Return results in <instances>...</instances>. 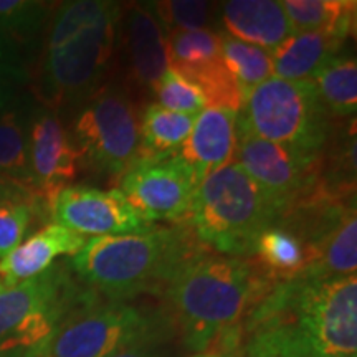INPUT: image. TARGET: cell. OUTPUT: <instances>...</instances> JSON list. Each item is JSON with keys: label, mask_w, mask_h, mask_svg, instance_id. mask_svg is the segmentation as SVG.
<instances>
[{"label": "cell", "mask_w": 357, "mask_h": 357, "mask_svg": "<svg viewBox=\"0 0 357 357\" xmlns=\"http://www.w3.org/2000/svg\"><path fill=\"white\" fill-rule=\"evenodd\" d=\"M243 357H356L357 280L275 281L242 324Z\"/></svg>", "instance_id": "obj_1"}, {"label": "cell", "mask_w": 357, "mask_h": 357, "mask_svg": "<svg viewBox=\"0 0 357 357\" xmlns=\"http://www.w3.org/2000/svg\"><path fill=\"white\" fill-rule=\"evenodd\" d=\"M273 283L253 260L197 247L162 291L190 349L236 351L245 318Z\"/></svg>", "instance_id": "obj_2"}, {"label": "cell", "mask_w": 357, "mask_h": 357, "mask_svg": "<svg viewBox=\"0 0 357 357\" xmlns=\"http://www.w3.org/2000/svg\"><path fill=\"white\" fill-rule=\"evenodd\" d=\"M121 7L109 0H75L56 10L40 70L52 106L77 102L98 89L116 47Z\"/></svg>", "instance_id": "obj_3"}, {"label": "cell", "mask_w": 357, "mask_h": 357, "mask_svg": "<svg viewBox=\"0 0 357 357\" xmlns=\"http://www.w3.org/2000/svg\"><path fill=\"white\" fill-rule=\"evenodd\" d=\"M197 247L189 230L149 227L134 234L93 236L73 257L71 268L109 301H123L162 289L178 263Z\"/></svg>", "instance_id": "obj_4"}, {"label": "cell", "mask_w": 357, "mask_h": 357, "mask_svg": "<svg viewBox=\"0 0 357 357\" xmlns=\"http://www.w3.org/2000/svg\"><path fill=\"white\" fill-rule=\"evenodd\" d=\"M278 217L266 192L240 164L230 162L200 182L184 222L202 247L243 258L253 255L258 235Z\"/></svg>", "instance_id": "obj_5"}, {"label": "cell", "mask_w": 357, "mask_h": 357, "mask_svg": "<svg viewBox=\"0 0 357 357\" xmlns=\"http://www.w3.org/2000/svg\"><path fill=\"white\" fill-rule=\"evenodd\" d=\"M240 111L245 126L263 139L298 153L324 154L331 114L312 79L268 78L245 98Z\"/></svg>", "instance_id": "obj_6"}, {"label": "cell", "mask_w": 357, "mask_h": 357, "mask_svg": "<svg viewBox=\"0 0 357 357\" xmlns=\"http://www.w3.org/2000/svg\"><path fill=\"white\" fill-rule=\"evenodd\" d=\"M79 164L121 178L141 159V114L126 89L106 84L88 98L75 123Z\"/></svg>", "instance_id": "obj_7"}, {"label": "cell", "mask_w": 357, "mask_h": 357, "mask_svg": "<svg viewBox=\"0 0 357 357\" xmlns=\"http://www.w3.org/2000/svg\"><path fill=\"white\" fill-rule=\"evenodd\" d=\"M71 298L73 283L60 265L12 287L0 283V352L17 356L50 339Z\"/></svg>", "instance_id": "obj_8"}, {"label": "cell", "mask_w": 357, "mask_h": 357, "mask_svg": "<svg viewBox=\"0 0 357 357\" xmlns=\"http://www.w3.org/2000/svg\"><path fill=\"white\" fill-rule=\"evenodd\" d=\"M158 328L153 316L124 301L86 306L58 326L52 337V357H106L154 342Z\"/></svg>", "instance_id": "obj_9"}, {"label": "cell", "mask_w": 357, "mask_h": 357, "mask_svg": "<svg viewBox=\"0 0 357 357\" xmlns=\"http://www.w3.org/2000/svg\"><path fill=\"white\" fill-rule=\"evenodd\" d=\"M236 164L273 200L280 215L323 181L324 154H305L257 136L238 118ZM280 218V217H278Z\"/></svg>", "instance_id": "obj_10"}, {"label": "cell", "mask_w": 357, "mask_h": 357, "mask_svg": "<svg viewBox=\"0 0 357 357\" xmlns=\"http://www.w3.org/2000/svg\"><path fill=\"white\" fill-rule=\"evenodd\" d=\"M119 192L146 222H184L199 184L177 154L139 159L119 178Z\"/></svg>", "instance_id": "obj_11"}, {"label": "cell", "mask_w": 357, "mask_h": 357, "mask_svg": "<svg viewBox=\"0 0 357 357\" xmlns=\"http://www.w3.org/2000/svg\"><path fill=\"white\" fill-rule=\"evenodd\" d=\"M169 68L195 84L207 108L240 113L243 100L222 55V37L211 29L171 33L167 38Z\"/></svg>", "instance_id": "obj_12"}, {"label": "cell", "mask_w": 357, "mask_h": 357, "mask_svg": "<svg viewBox=\"0 0 357 357\" xmlns=\"http://www.w3.org/2000/svg\"><path fill=\"white\" fill-rule=\"evenodd\" d=\"M48 208L55 223L83 236L134 234L151 227L118 189L68 185L58 192Z\"/></svg>", "instance_id": "obj_13"}, {"label": "cell", "mask_w": 357, "mask_h": 357, "mask_svg": "<svg viewBox=\"0 0 357 357\" xmlns=\"http://www.w3.org/2000/svg\"><path fill=\"white\" fill-rule=\"evenodd\" d=\"M79 154L63 124L50 109H40L29 124V167L35 194L50 207L58 192L77 177Z\"/></svg>", "instance_id": "obj_14"}, {"label": "cell", "mask_w": 357, "mask_h": 357, "mask_svg": "<svg viewBox=\"0 0 357 357\" xmlns=\"http://www.w3.org/2000/svg\"><path fill=\"white\" fill-rule=\"evenodd\" d=\"M236 124L238 113L225 108H205L195 118L177 155L194 174L197 184L235 158Z\"/></svg>", "instance_id": "obj_15"}, {"label": "cell", "mask_w": 357, "mask_h": 357, "mask_svg": "<svg viewBox=\"0 0 357 357\" xmlns=\"http://www.w3.org/2000/svg\"><path fill=\"white\" fill-rule=\"evenodd\" d=\"M126 53L131 77L142 88L155 84L169 68L167 38L151 3H132L128 8Z\"/></svg>", "instance_id": "obj_16"}, {"label": "cell", "mask_w": 357, "mask_h": 357, "mask_svg": "<svg viewBox=\"0 0 357 357\" xmlns=\"http://www.w3.org/2000/svg\"><path fill=\"white\" fill-rule=\"evenodd\" d=\"M84 243L83 235L50 223L0 260V283L12 287L42 275L58 257H75Z\"/></svg>", "instance_id": "obj_17"}, {"label": "cell", "mask_w": 357, "mask_h": 357, "mask_svg": "<svg viewBox=\"0 0 357 357\" xmlns=\"http://www.w3.org/2000/svg\"><path fill=\"white\" fill-rule=\"evenodd\" d=\"M230 37L273 53L291 35L283 3L275 0H230L222 7Z\"/></svg>", "instance_id": "obj_18"}, {"label": "cell", "mask_w": 357, "mask_h": 357, "mask_svg": "<svg viewBox=\"0 0 357 357\" xmlns=\"http://www.w3.org/2000/svg\"><path fill=\"white\" fill-rule=\"evenodd\" d=\"M349 30H312L293 33L273 52V73L281 79H311L321 66L339 55Z\"/></svg>", "instance_id": "obj_19"}, {"label": "cell", "mask_w": 357, "mask_h": 357, "mask_svg": "<svg viewBox=\"0 0 357 357\" xmlns=\"http://www.w3.org/2000/svg\"><path fill=\"white\" fill-rule=\"evenodd\" d=\"M258 268L271 281H284L305 271V248L298 235L287 227L273 223L258 235L253 255Z\"/></svg>", "instance_id": "obj_20"}, {"label": "cell", "mask_w": 357, "mask_h": 357, "mask_svg": "<svg viewBox=\"0 0 357 357\" xmlns=\"http://www.w3.org/2000/svg\"><path fill=\"white\" fill-rule=\"evenodd\" d=\"M197 116L169 111L153 102L141 114V159H164L177 154Z\"/></svg>", "instance_id": "obj_21"}, {"label": "cell", "mask_w": 357, "mask_h": 357, "mask_svg": "<svg viewBox=\"0 0 357 357\" xmlns=\"http://www.w3.org/2000/svg\"><path fill=\"white\" fill-rule=\"evenodd\" d=\"M0 176L33 190L29 167V123L20 106L0 113Z\"/></svg>", "instance_id": "obj_22"}, {"label": "cell", "mask_w": 357, "mask_h": 357, "mask_svg": "<svg viewBox=\"0 0 357 357\" xmlns=\"http://www.w3.org/2000/svg\"><path fill=\"white\" fill-rule=\"evenodd\" d=\"M324 108L334 118H354L357 109L356 58L336 55L311 78Z\"/></svg>", "instance_id": "obj_23"}, {"label": "cell", "mask_w": 357, "mask_h": 357, "mask_svg": "<svg viewBox=\"0 0 357 357\" xmlns=\"http://www.w3.org/2000/svg\"><path fill=\"white\" fill-rule=\"evenodd\" d=\"M293 33L312 30H349L354 32L356 2L349 0H284Z\"/></svg>", "instance_id": "obj_24"}, {"label": "cell", "mask_w": 357, "mask_h": 357, "mask_svg": "<svg viewBox=\"0 0 357 357\" xmlns=\"http://www.w3.org/2000/svg\"><path fill=\"white\" fill-rule=\"evenodd\" d=\"M222 55L245 101L258 84L273 77V53L234 37H222Z\"/></svg>", "instance_id": "obj_25"}, {"label": "cell", "mask_w": 357, "mask_h": 357, "mask_svg": "<svg viewBox=\"0 0 357 357\" xmlns=\"http://www.w3.org/2000/svg\"><path fill=\"white\" fill-rule=\"evenodd\" d=\"M40 199L30 190L0 197V260L22 243L40 207Z\"/></svg>", "instance_id": "obj_26"}, {"label": "cell", "mask_w": 357, "mask_h": 357, "mask_svg": "<svg viewBox=\"0 0 357 357\" xmlns=\"http://www.w3.org/2000/svg\"><path fill=\"white\" fill-rule=\"evenodd\" d=\"M164 32H192L207 29L213 19V3L202 0H166L151 3Z\"/></svg>", "instance_id": "obj_27"}, {"label": "cell", "mask_w": 357, "mask_h": 357, "mask_svg": "<svg viewBox=\"0 0 357 357\" xmlns=\"http://www.w3.org/2000/svg\"><path fill=\"white\" fill-rule=\"evenodd\" d=\"M154 93L159 100L158 105L174 113L199 116L207 108V100L202 91L171 68H167L160 77Z\"/></svg>", "instance_id": "obj_28"}, {"label": "cell", "mask_w": 357, "mask_h": 357, "mask_svg": "<svg viewBox=\"0 0 357 357\" xmlns=\"http://www.w3.org/2000/svg\"><path fill=\"white\" fill-rule=\"evenodd\" d=\"M48 6L30 0H0V33L7 38L30 37L47 15Z\"/></svg>", "instance_id": "obj_29"}, {"label": "cell", "mask_w": 357, "mask_h": 357, "mask_svg": "<svg viewBox=\"0 0 357 357\" xmlns=\"http://www.w3.org/2000/svg\"><path fill=\"white\" fill-rule=\"evenodd\" d=\"M106 357H155V356L153 349V342H142V344L126 347V349H121Z\"/></svg>", "instance_id": "obj_30"}, {"label": "cell", "mask_w": 357, "mask_h": 357, "mask_svg": "<svg viewBox=\"0 0 357 357\" xmlns=\"http://www.w3.org/2000/svg\"><path fill=\"white\" fill-rule=\"evenodd\" d=\"M52 337L47 339V341L40 342V344H37V346L30 347V349L24 351L22 354H19L17 357H52V351H50Z\"/></svg>", "instance_id": "obj_31"}, {"label": "cell", "mask_w": 357, "mask_h": 357, "mask_svg": "<svg viewBox=\"0 0 357 357\" xmlns=\"http://www.w3.org/2000/svg\"><path fill=\"white\" fill-rule=\"evenodd\" d=\"M24 190H29V189H25V187H22L19 184H13V182L7 181L6 177L0 176V197H6V195H12V194H17V192H24Z\"/></svg>", "instance_id": "obj_32"}, {"label": "cell", "mask_w": 357, "mask_h": 357, "mask_svg": "<svg viewBox=\"0 0 357 357\" xmlns=\"http://www.w3.org/2000/svg\"><path fill=\"white\" fill-rule=\"evenodd\" d=\"M10 96H12V91H10V86L7 84V78L0 77V113L10 105Z\"/></svg>", "instance_id": "obj_33"}, {"label": "cell", "mask_w": 357, "mask_h": 357, "mask_svg": "<svg viewBox=\"0 0 357 357\" xmlns=\"http://www.w3.org/2000/svg\"><path fill=\"white\" fill-rule=\"evenodd\" d=\"M192 357H238V354H236V351H207L199 352Z\"/></svg>", "instance_id": "obj_34"}, {"label": "cell", "mask_w": 357, "mask_h": 357, "mask_svg": "<svg viewBox=\"0 0 357 357\" xmlns=\"http://www.w3.org/2000/svg\"><path fill=\"white\" fill-rule=\"evenodd\" d=\"M20 354H22V352H20ZM17 356H19V354H17ZM17 356H12V354H3V352H0V357H17Z\"/></svg>", "instance_id": "obj_35"}]
</instances>
